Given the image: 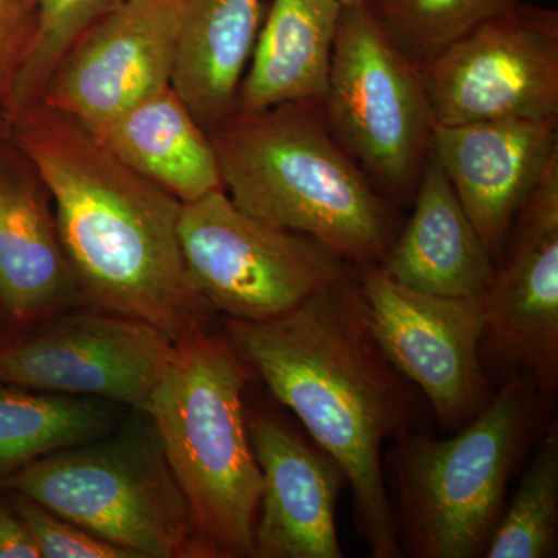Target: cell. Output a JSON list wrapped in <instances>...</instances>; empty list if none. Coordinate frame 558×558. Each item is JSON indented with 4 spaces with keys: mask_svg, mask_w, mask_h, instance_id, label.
I'll return each mask as SVG.
<instances>
[{
    "mask_svg": "<svg viewBox=\"0 0 558 558\" xmlns=\"http://www.w3.org/2000/svg\"><path fill=\"white\" fill-rule=\"evenodd\" d=\"M231 347L339 464L374 558L405 556L381 447L427 429L421 391L371 330L355 267L281 317L227 322Z\"/></svg>",
    "mask_w": 558,
    "mask_h": 558,
    "instance_id": "obj_1",
    "label": "cell"
},
{
    "mask_svg": "<svg viewBox=\"0 0 558 558\" xmlns=\"http://www.w3.org/2000/svg\"><path fill=\"white\" fill-rule=\"evenodd\" d=\"M49 193L9 135H0V301L16 319L61 310L80 292Z\"/></svg>",
    "mask_w": 558,
    "mask_h": 558,
    "instance_id": "obj_16",
    "label": "cell"
},
{
    "mask_svg": "<svg viewBox=\"0 0 558 558\" xmlns=\"http://www.w3.org/2000/svg\"><path fill=\"white\" fill-rule=\"evenodd\" d=\"M341 7L362 5V3H369L373 0H339Z\"/></svg>",
    "mask_w": 558,
    "mask_h": 558,
    "instance_id": "obj_28",
    "label": "cell"
},
{
    "mask_svg": "<svg viewBox=\"0 0 558 558\" xmlns=\"http://www.w3.org/2000/svg\"><path fill=\"white\" fill-rule=\"evenodd\" d=\"M179 242L197 292L240 322L281 317L354 267L306 234L242 211L223 190L182 205Z\"/></svg>",
    "mask_w": 558,
    "mask_h": 558,
    "instance_id": "obj_8",
    "label": "cell"
},
{
    "mask_svg": "<svg viewBox=\"0 0 558 558\" xmlns=\"http://www.w3.org/2000/svg\"><path fill=\"white\" fill-rule=\"evenodd\" d=\"M0 486L135 558L196 557L189 505L149 416L36 459Z\"/></svg>",
    "mask_w": 558,
    "mask_h": 558,
    "instance_id": "obj_6",
    "label": "cell"
},
{
    "mask_svg": "<svg viewBox=\"0 0 558 558\" xmlns=\"http://www.w3.org/2000/svg\"><path fill=\"white\" fill-rule=\"evenodd\" d=\"M436 124L558 120V13L515 3L418 68Z\"/></svg>",
    "mask_w": 558,
    "mask_h": 558,
    "instance_id": "obj_9",
    "label": "cell"
},
{
    "mask_svg": "<svg viewBox=\"0 0 558 558\" xmlns=\"http://www.w3.org/2000/svg\"><path fill=\"white\" fill-rule=\"evenodd\" d=\"M183 0H120L83 33L39 101L95 132L171 86Z\"/></svg>",
    "mask_w": 558,
    "mask_h": 558,
    "instance_id": "obj_13",
    "label": "cell"
},
{
    "mask_svg": "<svg viewBox=\"0 0 558 558\" xmlns=\"http://www.w3.org/2000/svg\"><path fill=\"white\" fill-rule=\"evenodd\" d=\"M120 0H39V28L20 80L14 87L11 110L39 101L50 76L102 14Z\"/></svg>",
    "mask_w": 558,
    "mask_h": 558,
    "instance_id": "obj_24",
    "label": "cell"
},
{
    "mask_svg": "<svg viewBox=\"0 0 558 558\" xmlns=\"http://www.w3.org/2000/svg\"><path fill=\"white\" fill-rule=\"evenodd\" d=\"M7 135L53 201L80 296L109 314L148 323L174 343L205 329L215 310L186 271L179 242L182 202L43 101L14 110Z\"/></svg>",
    "mask_w": 558,
    "mask_h": 558,
    "instance_id": "obj_2",
    "label": "cell"
},
{
    "mask_svg": "<svg viewBox=\"0 0 558 558\" xmlns=\"http://www.w3.org/2000/svg\"><path fill=\"white\" fill-rule=\"evenodd\" d=\"M39 28V0H0V135L7 134L14 87Z\"/></svg>",
    "mask_w": 558,
    "mask_h": 558,
    "instance_id": "obj_26",
    "label": "cell"
},
{
    "mask_svg": "<svg viewBox=\"0 0 558 558\" xmlns=\"http://www.w3.org/2000/svg\"><path fill=\"white\" fill-rule=\"evenodd\" d=\"M0 558H40L10 502L0 498Z\"/></svg>",
    "mask_w": 558,
    "mask_h": 558,
    "instance_id": "obj_27",
    "label": "cell"
},
{
    "mask_svg": "<svg viewBox=\"0 0 558 558\" xmlns=\"http://www.w3.org/2000/svg\"><path fill=\"white\" fill-rule=\"evenodd\" d=\"M330 131L398 208L413 204L432 150V108L421 70L371 3L343 7L322 101Z\"/></svg>",
    "mask_w": 558,
    "mask_h": 558,
    "instance_id": "obj_7",
    "label": "cell"
},
{
    "mask_svg": "<svg viewBox=\"0 0 558 558\" xmlns=\"http://www.w3.org/2000/svg\"><path fill=\"white\" fill-rule=\"evenodd\" d=\"M260 0H183L171 87L209 132L236 112Z\"/></svg>",
    "mask_w": 558,
    "mask_h": 558,
    "instance_id": "obj_18",
    "label": "cell"
},
{
    "mask_svg": "<svg viewBox=\"0 0 558 558\" xmlns=\"http://www.w3.org/2000/svg\"><path fill=\"white\" fill-rule=\"evenodd\" d=\"M374 337L421 391L444 427L458 432L494 398L483 355L480 300L407 288L380 266L355 267Z\"/></svg>",
    "mask_w": 558,
    "mask_h": 558,
    "instance_id": "obj_10",
    "label": "cell"
},
{
    "mask_svg": "<svg viewBox=\"0 0 558 558\" xmlns=\"http://www.w3.org/2000/svg\"><path fill=\"white\" fill-rule=\"evenodd\" d=\"M558 550V424L549 422L484 557L550 558Z\"/></svg>",
    "mask_w": 558,
    "mask_h": 558,
    "instance_id": "obj_22",
    "label": "cell"
},
{
    "mask_svg": "<svg viewBox=\"0 0 558 558\" xmlns=\"http://www.w3.org/2000/svg\"><path fill=\"white\" fill-rule=\"evenodd\" d=\"M432 154L497 263L520 208L558 159V120L435 124Z\"/></svg>",
    "mask_w": 558,
    "mask_h": 558,
    "instance_id": "obj_14",
    "label": "cell"
},
{
    "mask_svg": "<svg viewBox=\"0 0 558 558\" xmlns=\"http://www.w3.org/2000/svg\"><path fill=\"white\" fill-rule=\"evenodd\" d=\"M245 417L263 473L253 557H343L336 509L347 476L339 464L269 411L245 407Z\"/></svg>",
    "mask_w": 558,
    "mask_h": 558,
    "instance_id": "obj_15",
    "label": "cell"
},
{
    "mask_svg": "<svg viewBox=\"0 0 558 558\" xmlns=\"http://www.w3.org/2000/svg\"><path fill=\"white\" fill-rule=\"evenodd\" d=\"M242 211L306 234L354 267L379 266L402 222L330 131L322 101L236 112L208 132Z\"/></svg>",
    "mask_w": 558,
    "mask_h": 558,
    "instance_id": "obj_3",
    "label": "cell"
},
{
    "mask_svg": "<svg viewBox=\"0 0 558 558\" xmlns=\"http://www.w3.org/2000/svg\"><path fill=\"white\" fill-rule=\"evenodd\" d=\"M94 134L128 168L182 204L223 190L208 132L171 86Z\"/></svg>",
    "mask_w": 558,
    "mask_h": 558,
    "instance_id": "obj_20",
    "label": "cell"
},
{
    "mask_svg": "<svg viewBox=\"0 0 558 558\" xmlns=\"http://www.w3.org/2000/svg\"><path fill=\"white\" fill-rule=\"evenodd\" d=\"M175 343L145 322L116 314L54 315L28 339L0 351L10 387L124 403L146 413Z\"/></svg>",
    "mask_w": 558,
    "mask_h": 558,
    "instance_id": "obj_12",
    "label": "cell"
},
{
    "mask_svg": "<svg viewBox=\"0 0 558 558\" xmlns=\"http://www.w3.org/2000/svg\"><path fill=\"white\" fill-rule=\"evenodd\" d=\"M520 0H373L389 36L417 68Z\"/></svg>",
    "mask_w": 558,
    "mask_h": 558,
    "instance_id": "obj_23",
    "label": "cell"
},
{
    "mask_svg": "<svg viewBox=\"0 0 558 558\" xmlns=\"http://www.w3.org/2000/svg\"><path fill=\"white\" fill-rule=\"evenodd\" d=\"M247 379L230 341L201 329L175 343L146 411L189 505L196 557H253L263 473L245 417Z\"/></svg>",
    "mask_w": 558,
    "mask_h": 558,
    "instance_id": "obj_4",
    "label": "cell"
},
{
    "mask_svg": "<svg viewBox=\"0 0 558 558\" xmlns=\"http://www.w3.org/2000/svg\"><path fill=\"white\" fill-rule=\"evenodd\" d=\"M534 385L509 377L490 403L450 439L428 429L395 442L391 506L403 554L484 557L505 510L509 481L534 435Z\"/></svg>",
    "mask_w": 558,
    "mask_h": 558,
    "instance_id": "obj_5",
    "label": "cell"
},
{
    "mask_svg": "<svg viewBox=\"0 0 558 558\" xmlns=\"http://www.w3.org/2000/svg\"><path fill=\"white\" fill-rule=\"evenodd\" d=\"M341 10L339 0H271L241 81L236 112L323 101Z\"/></svg>",
    "mask_w": 558,
    "mask_h": 558,
    "instance_id": "obj_19",
    "label": "cell"
},
{
    "mask_svg": "<svg viewBox=\"0 0 558 558\" xmlns=\"http://www.w3.org/2000/svg\"><path fill=\"white\" fill-rule=\"evenodd\" d=\"M410 208L413 213L402 223L380 269L418 292L483 299L494 279L495 259L432 150Z\"/></svg>",
    "mask_w": 558,
    "mask_h": 558,
    "instance_id": "obj_17",
    "label": "cell"
},
{
    "mask_svg": "<svg viewBox=\"0 0 558 558\" xmlns=\"http://www.w3.org/2000/svg\"><path fill=\"white\" fill-rule=\"evenodd\" d=\"M109 407L80 396L0 388V478L109 433Z\"/></svg>",
    "mask_w": 558,
    "mask_h": 558,
    "instance_id": "obj_21",
    "label": "cell"
},
{
    "mask_svg": "<svg viewBox=\"0 0 558 558\" xmlns=\"http://www.w3.org/2000/svg\"><path fill=\"white\" fill-rule=\"evenodd\" d=\"M480 303L484 366L549 399L558 387V159L520 208Z\"/></svg>",
    "mask_w": 558,
    "mask_h": 558,
    "instance_id": "obj_11",
    "label": "cell"
},
{
    "mask_svg": "<svg viewBox=\"0 0 558 558\" xmlns=\"http://www.w3.org/2000/svg\"><path fill=\"white\" fill-rule=\"evenodd\" d=\"M11 494V508L31 535L40 558H135L130 550L97 537L39 502L16 492Z\"/></svg>",
    "mask_w": 558,
    "mask_h": 558,
    "instance_id": "obj_25",
    "label": "cell"
}]
</instances>
